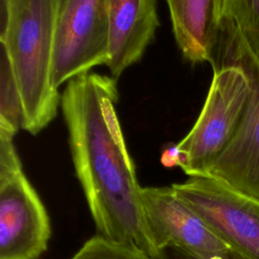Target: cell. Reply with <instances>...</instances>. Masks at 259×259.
Returning <instances> with one entry per match:
<instances>
[{
  "label": "cell",
  "mask_w": 259,
  "mask_h": 259,
  "mask_svg": "<svg viewBox=\"0 0 259 259\" xmlns=\"http://www.w3.org/2000/svg\"><path fill=\"white\" fill-rule=\"evenodd\" d=\"M115 80L88 72L64 90L61 104L72 160L98 235L135 245L156 259L142 187L114 107Z\"/></svg>",
  "instance_id": "cell-1"
},
{
  "label": "cell",
  "mask_w": 259,
  "mask_h": 259,
  "mask_svg": "<svg viewBox=\"0 0 259 259\" xmlns=\"http://www.w3.org/2000/svg\"><path fill=\"white\" fill-rule=\"evenodd\" d=\"M60 0H1L0 44L15 73L24 107L23 128L36 135L56 116L61 97L51 81Z\"/></svg>",
  "instance_id": "cell-2"
},
{
  "label": "cell",
  "mask_w": 259,
  "mask_h": 259,
  "mask_svg": "<svg viewBox=\"0 0 259 259\" xmlns=\"http://www.w3.org/2000/svg\"><path fill=\"white\" fill-rule=\"evenodd\" d=\"M250 93V80L242 67L213 69L196 122L184 139L163 152L161 162L167 167H180L187 176L205 175L238 131Z\"/></svg>",
  "instance_id": "cell-3"
},
{
  "label": "cell",
  "mask_w": 259,
  "mask_h": 259,
  "mask_svg": "<svg viewBox=\"0 0 259 259\" xmlns=\"http://www.w3.org/2000/svg\"><path fill=\"white\" fill-rule=\"evenodd\" d=\"M14 137L0 128V259H40L49 247L51 220L24 173Z\"/></svg>",
  "instance_id": "cell-4"
},
{
  "label": "cell",
  "mask_w": 259,
  "mask_h": 259,
  "mask_svg": "<svg viewBox=\"0 0 259 259\" xmlns=\"http://www.w3.org/2000/svg\"><path fill=\"white\" fill-rule=\"evenodd\" d=\"M226 65L244 69L251 93L238 131L205 175L259 200V63L236 33L220 30L211 66Z\"/></svg>",
  "instance_id": "cell-5"
},
{
  "label": "cell",
  "mask_w": 259,
  "mask_h": 259,
  "mask_svg": "<svg viewBox=\"0 0 259 259\" xmlns=\"http://www.w3.org/2000/svg\"><path fill=\"white\" fill-rule=\"evenodd\" d=\"M110 61L106 0H60L51 66L54 88Z\"/></svg>",
  "instance_id": "cell-6"
},
{
  "label": "cell",
  "mask_w": 259,
  "mask_h": 259,
  "mask_svg": "<svg viewBox=\"0 0 259 259\" xmlns=\"http://www.w3.org/2000/svg\"><path fill=\"white\" fill-rule=\"evenodd\" d=\"M171 186L230 248L259 259V200L209 175L188 176Z\"/></svg>",
  "instance_id": "cell-7"
},
{
  "label": "cell",
  "mask_w": 259,
  "mask_h": 259,
  "mask_svg": "<svg viewBox=\"0 0 259 259\" xmlns=\"http://www.w3.org/2000/svg\"><path fill=\"white\" fill-rule=\"evenodd\" d=\"M144 215L158 253L166 248L205 255L230 248L170 186L142 187Z\"/></svg>",
  "instance_id": "cell-8"
},
{
  "label": "cell",
  "mask_w": 259,
  "mask_h": 259,
  "mask_svg": "<svg viewBox=\"0 0 259 259\" xmlns=\"http://www.w3.org/2000/svg\"><path fill=\"white\" fill-rule=\"evenodd\" d=\"M110 21L111 77L140 61L159 26L157 0H106Z\"/></svg>",
  "instance_id": "cell-9"
},
{
  "label": "cell",
  "mask_w": 259,
  "mask_h": 259,
  "mask_svg": "<svg viewBox=\"0 0 259 259\" xmlns=\"http://www.w3.org/2000/svg\"><path fill=\"white\" fill-rule=\"evenodd\" d=\"M224 0H166L174 36L191 63L212 64Z\"/></svg>",
  "instance_id": "cell-10"
},
{
  "label": "cell",
  "mask_w": 259,
  "mask_h": 259,
  "mask_svg": "<svg viewBox=\"0 0 259 259\" xmlns=\"http://www.w3.org/2000/svg\"><path fill=\"white\" fill-rule=\"evenodd\" d=\"M220 30L236 33L259 63V0H224Z\"/></svg>",
  "instance_id": "cell-11"
},
{
  "label": "cell",
  "mask_w": 259,
  "mask_h": 259,
  "mask_svg": "<svg viewBox=\"0 0 259 259\" xmlns=\"http://www.w3.org/2000/svg\"><path fill=\"white\" fill-rule=\"evenodd\" d=\"M0 63V128L16 135L24 125V107L12 64L2 46Z\"/></svg>",
  "instance_id": "cell-12"
},
{
  "label": "cell",
  "mask_w": 259,
  "mask_h": 259,
  "mask_svg": "<svg viewBox=\"0 0 259 259\" xmlns=\"http://www.w3.org/2000/svg\"><path fill=\"white\" fill-rule=\"evenodd\" d=\"M70 259H154L135 245L101 235L88 239Z\"/></svg>",
  "instance_id": "cell-13"
},
{
  "label": "cell",
  "mask_w": 259,
  "mask_h": 259,
  "mask_svg": "<svg viewBox=\"0 0 259 259\" xmlns=\"http://www.w3.org/2000/svg\"><path fill=\"white\" fill-rule=\"evenodd\" d=\"M156 259H248L247 257L243 256L239 252L235 251L232 248H228L226 250L205 254V255H196L191 254L179 249L174 248H166L162 250L159 256Z\"/></svg>",
  "instance_id": "cell-14"
}]
</instances>
